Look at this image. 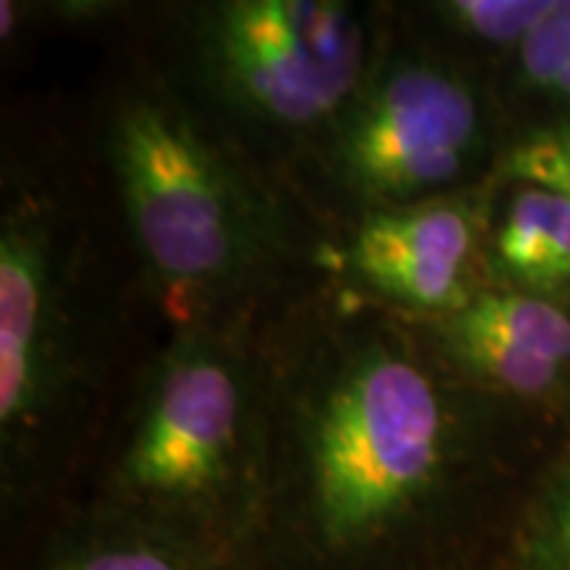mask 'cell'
Instances as JSON below:
<instances>
[{"mask_svg": "<svg viewBox=\"0 0 570 570\" xmlns=\"http://www.w3.org/2000/svg\"><path fill=\"white\" fill-rule=\"evenodd\" d=\"M265 431L267 504L346 566L410 539L462 458L446 383L386 320L317 323L265 365Z\"/></svg>", "mask_w": 570, "mask_h": 570, "instance_id": "obj_1", "label": "cell"}, {"mask_svg": "<svg viewBox=\"0 0 570 570\" xmlns=\"http://www.w3.org/2000/svg\"><path fill=\"white\" fill-rule=\"evenodd\" d=\"M104 151L135 252L183 325H202L281 265L277 204L167 88L122 92Z\"/></svg>", "mask_w": 570, "mask_h": 570, "instance_id": "obj_2", "label": "cell"}, {"mask_svg": "<svg viewBox=\"0 0 570 570\" xmlns=\"http://www.w3.org/2000/svg\"><path fill=\"white\" fill-rule=\"evenodd\" d=\"M111 508L230 558L265 518V365L212 325H183L156 356L111 470Z\"/></svg>", "mask_w": 570, "mask_h": 570, "instance_id": "obj_3", "label": "cell"}, {"mask_svg": "<svg viewBox=\"0 0 570 570\" xmlns=\"http://www.w3.org/2000/svg\"><path fill=\"white\" fill-rule=\"evenodd\" d=\"M196 59L240 119L323 138L375 67L370 17L341 0H225L198 11Z\"/></svg>", "mask_w": 570, "mask_h": 570, "instance_id": "obj_4", "label": "cell"}, {"mask_svg": "<svg viewBox=\"0 0 570 570\" xmlns=\"http://www.w3.org/2000/svg\"><path fill=\"white\" fill-rule=\"evenodd\" d=\"M483 146L479 96L444 61H381L320 138L327 180L362 214L446 196Z\"/></svg>", "mask_w": 570, "mask_h": 570, "instance_id": "obj_5", "label": "cell"}, {"mask_svg": "<svg viewBox=\"0 0 570 570\" xmlns=\"http://www.w3.org/2000/svg\"><path fill=\"white\" fill-rule=\"evenodd\" d=\"M53 223L30 196L0 223V452L11 489L53 449L80 381L75 267Z\"/></svg>", "mask_w": 570, "mask_h": 570, "instance_id": "obj_6", "label": "cell"}, {"mask_svg": "<svg viewBox=\"0 0 570 570\" xmlns=\"http://www.w3.org/2000/svg\"><path fill=\"white\" fill-rule=\"evenodd\" d=\"M479 246L475 209L460 196L362 214L344 265L367 294L412 315L449 317L475 291L470 267Z\"/></svg>", "mask_w": 570, "mask_h": 570, "instance_id": "obj_7", "label": "cell"}, {"mask_svg": "<svg viewBox=\"0 0 570 570\" xmlns=\"http://www.w3.org/2000/svg\"><path fill=\"white\" fill-rule=\"evenodd\" d=\"M436 327L462 370L515 396L550 394L570 362V315L552 298L523 291H475Z\"/></svg>", "mask_w": 570, "mask_h": 570, "instance_id": "obj_8", "label": "cell"}, {"mask_svg": "<svg viewBox=\"0 0 570 570\" xmlns=\"http://www.w3.org/2000/svg\"><path fill=\"white\" fill-rule=\"evenodd\" d=\"M227 560L188 533L106 504L61 533L32 570H225Z\"/></svg>", "mask_w": 570, "mask_h": 570, "instance_id": "obj_9", "label": "cell"}, {"mask_svg": "<svg viewBox=\"0 0 570 570\" xmlns=\"http://www.w3.org/2000/svg\"><path fill=\"white\" fill-rule=\"evenodd\" d=\"M491 267L512 291L558 298L570 291V204L520 185L491 240Z\"/></svg>", "mask_w": 570, "mask_h": 570, "instance_id": "obj_10", "label": "cell"}, {"mask_svg": "<svg viewBox=\"0 0 570 570\" xmlns=\"http://www.w3.org/2000/svg\"><path fill=\"white\" fill-rule=\"evenodd\" d=\"M520 568L570 570V458L544 475L520 531Z\"/></svg>", "mask_w": 570, "mask_h": 570, "instance_id": "obj_11", "label": "cell"}, {"mask_svg": "<svg viewBox=\"0 0 570 570\" xmlns=\"http://www.w3.org/2000/svg\"><path fill=\"white\" fill-rule=\"evenodd\" d=\"M499 173L504 180L544 188L570 204V119L520 135L504 151Z\"/></svg>", "mask_w": 570, "mask_h": 570, "instance_id": "obj_12", "label": "cell"}, {"mask_svg": "<svg viewBox=\"0 0 570 570\" xmlns=\"http://www.w3.org/2000/svg\"><path fill=\"white\" fill-rule=\"evenodd\" d=\"M554 0H449L436 6L454 30L491 46H523Z\"/></svg>", "mask_w": 570, "mask_h": 570, "instance_id": "obj_13", "label": "cell"}, {"mask_svg": "<svg viewBox=\"0 0 570 570\" xmlns=\"http://www.w3.org/2000/svg\"><path fill=\"white\" fill-rule=\"evenodd\" d=\"M520 69L525 82L552 92L570 71V0H554L547 17L520 46Z\"/></svg>", "mask_w": 570, "mask_h": 570, "instance_id": "obj_14", "label": "cell"}, {"mask_svg": "<svg viewBox=\"0 0 570 570\" xmlns=\"http://www.w3.org/2000/svg\"><path fill=\"white\" fill-rule=\"evenodd\" d=\"M550 96H558L560 101H566V104H570V71L566 77H562V80L558 82V88H554Z\"/></svg>", "mask_w": 570, "mask_h": 570, "instance_id": "obj_15", "label": "cell"}]
</instances>
